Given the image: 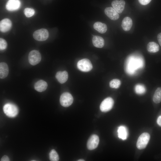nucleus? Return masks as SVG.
I'll list each match as a JSON object with an SVG mask.
<instances>
[{"label": "nucleus", "instance_id": "nucleus-30", "mask_svg": "<svg viewBox=\"0 0 161 161\" xmlns=\"http://www.w3.org/2000/svg\"><path fill=\"white\" fill-rule=\"evenodd\" d=\"M157 38L159 43L161 46V32L158 34L157 36Z\"/></svg>", "mask_w": 161, "mask_h": 161}, {"label": "nucleus", "instance_id": "nucleus-17", "mask_svg": "<svg viewBox=\"0 0 161 161\" xmlns=\"http://www.w3.org/2000/svg\"><path fill=\"white\" fill-rule=\"evenodd\" d=\"M118 137L122 140H126L128 136V132L127 128L123 126L119 127L117 129Z\"/></svg>", "mask_w": 161, "mask_h": 161}, {"label": "nucleus", "instance_id": "nucleus-12", "mask_svg": "<svg viewBox=\"0 0 161 161\" xmlns=\"http://www.w3.org/2000/svg\"><path fill=\"white\" fill-rule=\"evenodd\" d=\"M105 14L111 19L116 20L119 18L118 13L112 7H107L104 10Z\"/></svg>", "mask_w": 161, "mask_h": 161}, {"label": "nucleus", "instance_id": "nucleus-16", "mask_svg": "<svg viewBox=\"0 0 161 161\" xmlns=\"http://www.w3.org/2000/svg\"><path fill=\"white\" fill-rule=\"evenodd\" d=\"M68 74L66 71H58L55 75L56 79L61 83H63L66 81L68 78Z\"/></svg>", "mask_w": 161, "mask_h": 161}, {"label": "nucleus", "instance_id": "nucleus-13", "mask_svg": "<svg viewBox=\"0 0 161 161\" xmlns=\"http://www.w3.org/2000/svg\"><path fill=\"white\" fill-rule=\"evenodd\" d=\"M12 26L11 21L8 18H4L0 22V30L2 32H6L9 31Z\"/></svg>", "mask_w": 161, "mask_h": 161}, {"label": "nucleus", "instance_id": "nucleus-15", "mask_svg": "<svg viewBox=\"0 0 161 161\" xmlns=\"http://www.w3.org/2000/svg\"><path fill=\"white\" fill-rule=\"evenodd\" d=\"M132 25V21L129 17H126L122 20L121 26L123 30L126 31L129 30Z\"/></svg>", "mask_w": 161, "mask_h": 161}, {"label": "nucleus", "instance_id": "nucleus-14", "mask_svg": "<svg viewBox=\"0 0 161 161\" xmlns=\"http://www.w3.org/2000/svg\"><path fill=\"white\" fill-rule=\"evenodd\" d=\"M47 84L43 80H40L37 81L34 84V89L38 92H42L45 91L47 89Z\"/></svg>", "mask_w": 161, "mask_h": 161}, {"label": "nucleus", "instance_id": "nucleus-9", "mask_svg": "<svg viewBox=\"0 0 161 161\" xmlns=\"http://www.w3.org/2000/svg\"><path fill=\"white\" fill-rule=\"evenodd\" d=\"M99 141L98 137L96 135H92L88 139L87 146L89 150H92L96 148L97 146Z\"/></svg>", "mask_w": 161, "mask_h": 161}, {"label": "nucleus", "instance_id": "nucleus-2", "mask_svg": "<svg viewBox=\"0 0 161 161\" xmlns=\"http://www.w3.org/2000/svg\"><path fill=\"white\" fill-rule=\"evenodd\" d=\"M3 109L5 114L10 117H15L18 112V107L12 103H8L5 104L3 106Z\"/></svg>", "mask_w": 161, "mask_h": 161}, {"label": "nucleus", "instance_id": "nucleus-25", "mask_svg": "<svg viewBox=\"0 0 161 161\" xmlns=\"http://www.w3.org/2000/svg\"><path fill=\"white\" fill-rule=\"evenodd\" d=\"M49 158L52 161H58L59 160V157L56 151L54 149H52L49 153Z\"/></svg>", "mask_w": 161, "mask_h": 161}, {"label": "nucleus", "instance_id": "nucleus-26", "mask_svg": "<svg viewBox=\"0 0 161 161\" xmlns=\"http://www.w3.org/2000/svg\"><path fill=\"white\" fill-rule=\"evenodd\" d=\"M24 13L25 16L28 18L32 16L35 14V10L32 8H26L24 10Z\"/></svg>", "mask_w": 161, "mask_h": 161}, {"label": "nucleus", "instance_id": "nucleus-8", "mask_svg": "<svg viewBox=\"0 0 161 161\" xmlns=\"http://www.w3.org/2000/svg\"><path fill=\"white\" fill-rule=\"evenodd\" d=\"M114 104V100L111 97H107L104 99L101 103L100 106V110L103 112H108L112 108Z\"/></svg>", "mask_w": 161, "mask_h": 161}, {"label": "nucleus", "instance_id": "nucleus-11", "mask_svg": "<svg viewBox=\"0 0 161 161\" xmlns=\"http://www.w3.org/2000/svg\"><path fill=\"white\" fill-rule=\"evenodd\" d=\"M125 2L123 0H114L112 3L113 7L118 13H121L123 11Z\"/></svg>", "mask_w": 161, "mask_h": 161}, {"label": "nucleus", "instance_id": "nucleus-18", "mask_svg": "<svg viewBox=\"0 0 161 161\" xmlns=\"http://www.w3.org/2000/svg\"><path fill=\"white\" fill-rule=\"evenodd\" d=\"M9 73L8 67L7 64L2 62L0 63V78L4 79L6 78Z\"/></svg>", "mask_w": 161, "mask_h": 161}, {"label": "nucleus", "instance_id": "nucleus-10", "mask_svg": "<svg viewBox=\"0 0 161 161\" xmlns=\"http://www.w3.org/2000/svg\"><path fill=\"white\" fill-rule=\"evenodd\" d=\"M21 6L19 0H9L6 5V9L9 11H14L18 9Z\"/></svg>", "mask_w": 161, "mask_h": 161}, {"label": "nucleus", "instance_id": "nucleus-6", "mask_svg": "<svg viewBox=\"0 0 161 161\" xmlns=\"http://www.w3.org/2000/svg\"><path fill=\"white\" fill-rule=\"evenodd\" d=\"M49 36L48 31L42 28L36 30L33 34L35 39L39 41H44L46 40Z\"/></svg>", "mask_w": 161, "mask_h": 161}, {"label": "nucleus", "instance_id": "nucleus-19", "mask_svg": "<svg viewBox=\"0 0 161 161\" xmlns=\"http://www.w3.org/2000/svg\"><path fill=\"white\" fill-rule=\"evenodd\" d=\"M92 43L95 47L101 48L104 46V40L103 38L100 36L94 35L92 38Z\"/></svg>", "mask_w": 161, "mask_h": 161}, {"label": "nucleus", "instance_id": "nucleus-4", "mask_svg": "<svg viewBox=\"0 0 161 161\" xmlns=\"http://www.w3.org/2000/svg\"><path fill=\"white\" fill-rule=\"evenodd\" d=\"M78 69L83 72H88L92 68V65L90 61L86 58L83 59L79 61L77 63Z\"/></svg>", "mask_w": 161, "mask_h": 161}, {"label": "nucleus", "instance_id": "nucleus-7", "mask_svg": "<svg viewBox=\"0 0 161 161\" xmlns=\"http://www.w3.org/2000/svg\"><path fill=\"white\" fill-rule=\"evenodd\" d=\"M73 101L72 96L69 92H64L60 96V101L61 104L64 107H68L70 106Z\"/></svg>", "mask_w": 161, "mask_h": 161}, {"label": "nucleus", "instance_id": "nucleus-31", "mask_svg": "<svg viewBox=\"0 0 161 161\" xmlns=\"http://www.w3.org/2000/svg\"><path fill=\"white\" fill-rule=\"evenodd\" d=\"M157 123L159 126H161V115L159 116L157 118Z\"/></svg>", "mask_w": 161, "mask_h": 161}, {"label": "nucleus", "instance_id": "nucleus-32", "mask_svg": "<svg viewBox=\"0 0 161 161\" xmlns=\"http://www.w3.org/2000/svg\"><path fill=\"white\" fill-rule=\"evenodd\" d=\"M78 161H84V160L83 159H80L78 160Z\"/></svg>", "mask_w": 161, "mask_h": 161}, {"label": "nucleus", "instance_id": "nucleus-20", "mask_svg": "<svg viewBox=\"0 0 161 161\" xmlns=\"http://www.w3.org/2000/svg\"><path fill=\"white\" fill-rule=\"evenodd\" d=\"M93 27L95 29L102 34L105 33L107 29L106 24L100 22H95L94 24Z\"/></svg>", "mask_w": 161, "mask_h": 161}, {"label": "nucleus", "instance_id": "nucleus-27", "mask_svg": "<svg viewBox=\"0 0 161 161\" xmlns=\"http://www.w3.org/2000/svg\"><path fill=\"white\" fill-rule=\"evenodd\" d=\"M7 46V43L6 41L4 39L0 38V49L2 50L5 49Z\"/></svg>", "mask_w": 161, "mask_h": 161}, {"label": "nucleus", "instance_id": "nucleus-1", "mask_svg": "<svg viewBox=\"0 0 161 161\" xmlns=\"http://www.w3.org/2000/svg\"><path fill=\"white\" fill-rule=\"evenodd\" d=\"M145 62L143 56L137 53L129 55L126 58L124 64V69L127 74L132 75L144 66Z\"/></svg>", "mask_w": 161, "mask_h": 161}, {"label": "nucleus", "instance_id": "nucleus-3", "mask_svg": "<svg viewBox=\"0 0 161 161\" xmlns=\"http://www.w3.org/2000/svg\"><path fill=\"white\" fill-rule=\"evenodd\" d=\"M150 139L149 134L146 132L142 133L139 137L136 145L139 149H142L145 148Z\"/></svg>", "mask_w": 161, "mask_h": 161}, {"label": "nucleus", "instance_id": "nucleus-28", "mask_svg": "<svg viewBox=\"0 0 161 161\" xmlns=\"http://www.w3.org/2000/svg\"><path fill=\"white\" fill-rule=\"evenodd\" d=\"M139 2L143 5H146L148 4L151 0H138Z\"/></svg>", "mask_w": 161, "mask_h": 161}, {"label": "nucleus", "instance_id": "nucleus-22", "mask_svg": "<svg viewBox=\"0 0 161 161\" xmlns=\"http://www.w3.org/2000/svg\"><path fill=\"white\" fill-rule=\"evenodd\" d=\"M153 100L154 102L158 103L161 101V87H158L154 94Z\"/></svg>", "mask_w": 161, "mask_h": 161}, {"label": "nucleus", "instance_id": "nucleus-5", "mask_svg": "<svg viewBox=\"0 0 161 161\" xmlns=\"http://www.w3.org/2000/svg\"><path fill=\"white\" fill-rule=\"evenodd\" d=\"M41 59V55L38 50H33L30 51L29 54L28 59L30 64L32 65H35L38 64Z\"/></svg>", "mask_w": 161, "mask_h": 161}, {"label": "nucleus", "instance_id": "nucleus-23", "mask_svg": "<svg viewBox=\"0 0 161 161\" xmlns=\"http://www.w3.org/2000/svg\"><path fill=\"white\" fill-rule=\"evenodd\" d=\"M135 93L138 95H142L146 91L145 86L143 84H138L136 85L134 88Z\"/></svg>", "mask_w": 161, "mask_h": 161}, {"label": "nucleus", "instance_id": "nucleus-24", "mask_svg": "<svg viewBox=\"0 0 161 161\" xmlns=\"http://www.w3.org/2000/svg\"><path fill=\"white\" fill-rule=\"evenodd\" d=\"M121 84V82L120 80L114 79L110 82L109 85L110 87L112 88L117 89L120 87Z\"/></svg>", "mask_w": 161, "mask_h": 161}, {"label": "nucleus", "instance_id": "nucleus-21", "mask_svg": "<svg viewBox=\"0 0 161 161\" xmlns=\"http://www.w3.org/2000/svg\"><path fill=\"white\" fill-rule=\"evenodd\" d=\"M147 48L148 52L155 53L158 52L160 49L159 45L154 42H150L147 45Z\"/></svg>", "mask_w": 161, "mask_h": 161}, {"label": "nucleus", "instance_id": "nucleus-29", "mask_svg": "<svg viewBox=\"0 0 161 161\" xmlns=\"http://www.w3.org/2000/svg\"><path fill=\"white\" fill-rule=\"evenodd\" d=\"M1 161H10V159L6 155H4L3 156L0 160Z\"/></svg>", "mask_w": 161, "mask_h": 161}]
</instances>
